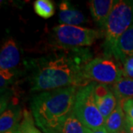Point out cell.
<instances>
[{
  "instance_id": "6",
  "label": "cell",
  "mask_w": 133,
  "mask_h": 133,
  "mask_svg": "<svg viewBox=\"0 0 133 133\" xmlns=\"http://www.w3.org/2000/svg\"><path fill=\"white\" fill-rule=\"evenodd\" d=\"M57 42L66 47L90 46L95 40L101 37L100 31L75 25L60 24L53 28Z\"/></svg>"
},
{
  "instance_id": "3",
  "label": "cell",
  "mask_w": 133,
  "mask_h": 133,
  "mask_svg": "<svg viewBox=\"0 0 133 133\" xmlns=\"http://www.w3.org/2000/svg\"><path fill=\"white\" fill-rule=\"evenodd\" d=\"M133 24V1H115L104 28L105 57L113 56L118 38Z\"/></svg>"
},
{
  "instance_id": "10",
  "label": "cell",
  "mask_w": 133,
  "mask_h": 133,
  "mask_svg": "<svg viewBox=\"0 0 133 133\" xmlns=\"http://www.w3.org/2000/svg\"><path fill=\"white\" fill-rule=\"evenodd\" d=\"M113 56L124 64L133 56V24L118 38Z\"/></svg>"
},
{
  "instance_id": "11",
  "label": "cell",
  "mask_w": 133,
  "mask_h": 133,
  "mask_svg": "<svg viewBox=\"0 0 133 133\" xmlns=\"http://www.w3.org/2000/svg\"><path fill=\"white\" fill-rule=\"evenodd\" d=\"M58 16L62 24L78 26L85 22L84 14L67 1H63L60 3Z\"/></svg>"
},
{
  "instance_id": "25",
  "label": "cell",
  "mask_w": 133,
  "mask_h": 133,
  "mask_svg": "<svg viewBox=\"0 0 133 133\" xmlns=\"http://www.w3.org/2000/svg\"><path fill=\"white\" fill-rule=\"evenodd\" d=\"M118 133H129V132L128 129L126 128V127H125V128L123 129L122 130H121V131Z\"/></svg>"
},
{
  "instance_id": "14",
  "label": "cell",
  "mask_w": 133,
  "mask_h": 133,
  "mask_svg": "<svg viewBox=\"0 0 133 133\" xmlns=\"http://www.w3.org/2000/svg\"><path fill=\"white\" fill-rule=\"evenodd\" d=\"M90 130V129L86 128L78 119L73 110L56 129V131L60 133H89Z\"/></svg>"
},
{
  "instance_id": "4",
  "label": "cell",
  "mask_w": 133,
  "mask_h": 133,
  "mask_svg": "<svg viewBox=\"0 0 133 133\" xmlns=\"http://www.w3.org/2000/svg\"><path fill=\"white\" fill-rule=\"evenodd\" d=\"M96 83L92 82L77 91L73 112L86 128L95 130L104 127L105 119L100 112L95 99Z\"/></svg>"
},
{
  "instance_id": "5",
  "label": "cell",
  "mask_w": 133,
  "mask_h": 133,
  "mask_svg": "<svg viewBox=\"0 0 133 133\" xmlns=\"http://www.w3.org/2000/svg\"><path fill=\"white\" fill-rule=\"evenodd\" d=\"M83 75L89 83L92 81L113 85L123 78L124 72L111 58H95L86 63Z\"/></svg>"
},
{
  "instance_id": "19",
  "label": "cell",
  "mask_w": 133,
  "mask_h": 133,
  "mask_svg": "<svg viewBox=\"0 0 133 133\" xmlns=\"http://www.w3.org/2000/svg\"><path fill=\"white\" fill-rule=\"evenodd\" d=\"M124 76L133 79V56L128 58L124 64Z\"/></svg>"
},
{
  "instance_id": "16",
  "label": "cell",
  "mask_w": 133,
  "mask_h": 133,
  "mask_svg": "<svg viewBox=\"0 0 133 133\" xmlns=\"http://www.w3.org/2000/svg\"><path fill=\"white\" fill-rule=\"evenodd\" d=\"M36 14L44 19H48L55 13V6L50 0H36L33 4Z\"/></svg>"
},
{
  "instance_id": "21",
  "label": "cell",
  "mask_w": 133,
  "mask_h": 133,
  "mask_svg": "<svg viewBox=\"0 0 133 133\" xmlns=\"http://www.w3.org/2000/svg\"><path fill=\"white\" fill-rule=\"evenodd\" d=\"M126 128L128 129L129 133H133V122L126 118Z\"/></svg>"
},
{
  "instance_id": "2",
  "label": "cell",
  "mask_w": 133,
  "mask_h": 133,
  "mask_svg": "<svg viewBox=\"0 0 133 133\" xmlns=\"http://www.w3.org/2000/svg\"><path fill=\"white\" fill-rule=\"evenodd\" d=\"M76 87L45 91L33 97L30 107L36 125L44 130H56L73 110Z\"/></svg>"
},
{
  "instance_id": "7",
  "label": "cell",
  "mask_w": 133,
  "mask_h": 133,
  "mask_svg": "<svg viewBox=\"0 0 133 133\" xmlns=\"http://www.w3.org/2000/svg\"><path fill=\"white\" fill-rule=\"evenodd\" d=\"M95 99L96 105L104 118H108L118 104V100L112 91L105 84H96L95 88Z\"/></svg>"
},
{
  "instance_id": "12",
  "label": "cell",
  "mask_w": 133,
  "mask_h": 133,
  "mask_svg": "<svg viewBox=\"0 0 133 133\" xmlns=\"http://www.w3.org/2000/svg\"><path fill=\"white\" fill-rule=\"evenodd\" d=\"M126 115L124 113L122 104L118 102L115 109L105 120L104 127L108 133H118L125 128Z\"/></svg>"
},
{
  "instance_id": "8",
  "label": "cell",
  "mask_w": 133,
  "mask_h": 133,
  "mask_svg": "<svg viewBox=\"0 0 133 133\" xmlns=\"http://www.w3.org/2000/svg\"><path fill=\"white\" fill-rule=\"evenodd\" d=\"M20 53L15 41L12 38L8 39L0 51V70H9L19 64Z\"/></svg>"
},
{
  "instance_id": "15",
  "label": "cell",
  "mask_w": 133,
  "mask_h": 133,
  "mask_svg": "<svg viewBox=\"0 0 133 133\" xmlns=\"http://www.w3.org/2000/svg\"><path fill=\"white\" fill-rule=\"evenodd\" d=\"M19 116L16 110L8 109L5 110L0 117V133L5 132L19 127Z\"/></svg>"
},
{
  "instance_id": "1",
  "label": "cell",
  "mask_w": 133,
  "mask_h": 133,
  "mask_svg": "<svg viewBox=\"0 0 133 133\" xmlns=\"http://www.w3.org/2000/svg\"><path fill=\"white\" fill-rule=\"evenodd\" d=\"M83 56L62 51L41 58L36 62L32 90L50 91L68 87H85Z\"/></svg>"
},
{
  "instance_id": "9",
  "label": "cell",
  "mask_w": 133,
  "mask_h": 133,
  "mask_svg": "<svg viewBox=\"0 0 133 133\" xmlns=\"http://www.w3.org/2000/svg\"><path fill=\"white\" fill-rule=\"evenodd\" d=\"M114 0H92L89 2L91 15L95 22L104 28L113 8Z\"/></svg>"
},
{
  "instance_id": "24",
  "label": "cell",
  "mask_w": 133,
  "mask_h": 133,
  "mask_svg": "<svg viewBox=\"0 0 133 133\" xmlns=\"http://www.w3.org/2000/svg\"><path fill=\"white\" fill-rule=\"evenodd\" d=\"M43 132L44 133H60L55 129H46V130H44Z\"/></svg>"
},
{
  "instance_id": "18",
  "label": "cell",
  "mask_w": 133,
  "mask_h": 133,
  "mask_svg": "<svg viewBox=\"0 0 133 133\" xmlns=\"http://www.w3.org/2000/svg\"><path fill=\"white\" fill-rule=\"evenodd\" d=\"M122 107L126 118L133 122V98L124 101L122 104Z\"/></svg>"
},
{
  "instance_id": "23",
  "label": "cell",
  "mask_w": 133,
  "mask_h": 133,
  "mask_svg": "<svg viewBox=\"0 0 133 133\" xmlns=\"http://www.w3.org/2000/svg\"><path fill=\"white\" fill-rule=\"evenodd\" d=\"M2 133H21L20 132V129H19V127H17V128H15L14 129H11V130H9V131H7V132H2Z\"/></svg>"
},
{
  "instance_id": "20",
  "label": "cell",
  "mask_w": 133,
  "mask_h": 133,
  "mask_svg": "<svg viewBox=\"0 0 133 133\" xmlns=\"http://www.w3.org/2000/svg\"><path fill=\"white\" fill-rule=\"evenodd\" d=\"M14 73L9 70H0V82L1 88L4 87L7 82L13 77Z\"/></svg>"
},
{
  "instance_id": "17",
  "label": "cell",
  "mask_w": 133,
  "mask_h": 133,
  "mask_svg": "<svg viewBox=\"0 0 133 133\" xmlns=\"http://www.w3.org/2000/svg\"><path fill=\"white\" fill-rule=\"evenodd\" d=\"M33 115L28 111L24 110L23 112V118L19 125L21 133H41V132L34 125Z\"/></svg>"
},
{
  "instance_id": "13",
  "label": "cell",
  "mask_w": 133,
  "mask_h": 133,
  "mask_svg": "<svg viewBox=\"0 0 133 133\" xmlns=\"http://www.w3.org/2000/svg\"><path fill=\"white\" fill-rule=\"evenodd\" d=\"M112 91L118 100L121 104L128 99L133 98V79L121 78L112 87Z\"/></svg>"
},
{
  "instance_id": "22",
  "label": "cell",
  "mask_w": 133,
  "mask_h": 133,
  "mask_svg": "<svg viewBox=\"0 0 133 133\" xmlns=\"http://www.w3.org/2000/svg\"><path fill=\"white\" fill-rule=\"evenodd\" d=\"M89 133H108V132L107 131V129L104 127H101V128L95 129V130H90Z\"/></svg>"
}]
</instances>
